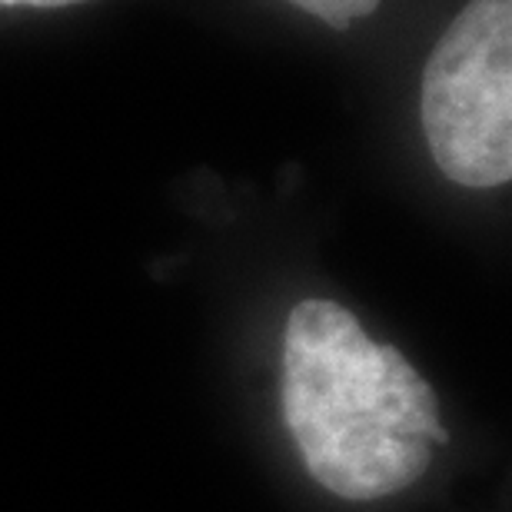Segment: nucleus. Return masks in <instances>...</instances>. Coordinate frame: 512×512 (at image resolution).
Returning a JSON list of instances; mask_svg holds the SVG:
<instances>
[{
  "instance_id": "1",
  "label": "nucleus",
  "mask_w": 512,
  "mask_h": 512,
  "mask_svg": "<svg viewBox=\"0 0 512 512\" xmlns=\"http://www.w3.org/2000/svg\"><path fill=\"white\" fill-rule=\"evenodd\" d=\"M283 419L316 483L356 503L416 483L449 439L406 356L330 300H303L286 320Z\"/></svg>"
},
{
  "instance_id": "2",
  "label": "nucleus",
  "mask_w": 512,
  "mask_h": 512,
  "mask_svg": "<svg viewBox=\"0 0 512 512\" xmlns=\"http://www.w3.org/2000/svg\"><path fill=\"white\" fill-rule=\"evenodd\" d=\"M423 130L436 167L459 187L512 177V0H469L423 70Z\"/></svg>"
},
{
  "instance_id": "3",
  "label": "nucleus",
  "mask_w": 512,
  "mask_h": 512,
  "mask_svg": "<svg viewBox=\"0 0 512 512\" xmlns=\"http://www.w3.org/2000/svg\"><path fill=\"white\" fill-rule=\"evenodd\" d=\"M293 7L306 10V14L326 20L330 27H350L353 20L360 17H370L376 7H380V0H290Z\"/></svg>"
},
{
  "instance_id": "4",
  "label": "nucleus",
  "mask_w": 512,
  "mask_h": 512,
  "mask_svg": "<svg viewBox=\"0 0 512 512\" xmlns=\"http://www.w3.org/2000/svg\"><path fill=\"white\" fill-rule=\"evenodd\" d=\"M7 7H70V4H84V0H0Z\"/></svg>"
}]
</instances>
